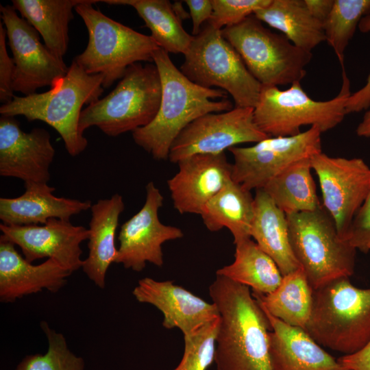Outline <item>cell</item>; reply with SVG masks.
<instances>
[{
    "label": "cell",
    "mask_w": 370,
    "mask_h": 370,
    "mask_svg": "<svg viewBox=\"0 0 370 370\" xmlns=\"http://www.w3.org/2000/svg\"><path fill=\"white\" fill-rule=\"evenodd\" d=\"M261 308L271 327L269 345L272 370H347L304 329L290 325Z\"/></svg>",
    "instance_id": "cell-21"
},
{
    "label": "cell",
    "mask_w": 370,
    "mask_h": 370,
    "mask_svg": "<svg viewBox=\"0 0 370 370\" xmlns=\"http://www.w3.org/2000/svg\"><path fill=\"white\" fill-rule=\"evenodd\" d=\"M20 196L0 198V219L8 225H44L51 219L70 221L72 216L90 209V200L56 197L47 183H24Z\"/></svg>",
    "instance_id": "cell-22"
},
{
    "label": "cell",
    "mask_w": 370,
    "mask_h": 370,
    "mask_svg": "<svg viewBox=\"0 0 370 370\" xmlns=\"http://www.w3.org/2000/svg\"><path fill=\"white\" fill-rule=\"evenodd\" d=\"M221 33L262 86L291 85L301 82L306 76L312 52L295 46L282 34L267 28L254 14L224 27Z\"/></svg>",
    "instance_id": "cell-9"
},
{
    "label": "cell",
    "mask_w": 370,
    "mask_h": 370,
    "mask_svg": "<svg viewBox=\"0 0 370 370\" xmlns=\"http://www.w3.org/2000/svg\"><path fill=\"white\" fill-rule=\"evenodd\" d=\"M322 195V206L340 236L347 240L354 218L370 189V167L359 158L330 156L323 151L310 158Z\"/></svg>",
    "instance_id": "cell-12"
},
{
    "label": "cell",
    "mask_w": 370,
    "mask_h": 370,
    "mask_svg": "<svg viewBox=\"0 0 370 370\" xmlns=\"http://www.w3.org/2000/svg\"><path fill=\"white\" fill-rule=\"evenodd\" d=\"M102 75L87 73L73 60L66 74L45 92L15 96L0 107L1 116H23L28 121H41L61 136L68 153L77 156L88 145L79 129L82 107L100 99Z\"/></svg>",
    "instance_id": "cell-3"
},
{
    "label": "cell",
    "mask_w": 370,
    "mask_h": 370,
    "mask_svg": "<svg viewBox=\"0 0 370 370\" xmlns=\"http://www.w3.org/2000/svg\"><path fill=\"white\" fill-rule=\"evenodd\" d=\"M356 132L360 137H370V106L366 110L362 121L357 126Z\"/></svg>",
    "instance_id": "cell-42"
},
{
    "label": "cell",
    "mask_w": 370,
    "mask_h": 370,
    "mask_svg": "<svg viewBox=\"0 0 370 370\" xmlns=\"http://www.w3.org/2000/svg\"><path fill=\"white\" fill-rule=\"evenodd\" d=\"M209 294L220 315L217 370H272L269 319L248 286L216 275Z\"/></svg>",
    "instance_id": "cell-1"
},
{
    "label": "cell",
    "mask_w": 370,
    "mask_h": 370,
    "mask_svg": "<svg viewBox=\"0 0 370 370\" xmlns=\"http://www.w3.org/2000/svg\"><path fill=\"white\" fill-rule=\"evenodd\" d=\"M321 131L317 126L295 136L268 137L249 147H233L232 177L245 188L262 189L292 164L322 151Z\"/></svg>",
    "instance_id": "cell-11"
},
{
    "label": "cell",
    "mask_w": 370,
    "mask_h": 370,
    "mask_svg": "<svg viewBox=\"0 0 370 370\" xmlns=\"http://www.w3.org/2000/svg\"><path fill=\"white\" fill-rule=\"evenodd\" d=\"M210 232L227 228L234 243L250 238L254 215V197L232 179L204 206L199 214Z\"/></svg>",
    "instance_id": "cell-25"
},
{
    "label": "cell",
    "mask_w": 370,
    "mask_h": 370,
    "mask_svg": "<svg viewBox=\"0 0 370 370\" xmlns=\"http://www.w3.org/2000/svg\"><path fill=\"white\" fill-rule=\"evenodd\" d=\"M268 137L256 125L253 108L234 106L228 111L206 114L190 123L172 144L169 160L177 164L193 155H217Z\"/></svg>",
    "instance_id": "cell-14"
},
{
    "label": "cell",
    "mask_w": 370,
    "mask_h": 370,
    "mask_svg": "<svg viewBox=\"0 0 370 370\" xmlns=\"http://www.w3.org/2000/svg\"><path fill=\"white\" fill-rule=\"evenodd\" d=\"M180 71L200 86H215L225 91L232 97L235 107L254 108L257 104L262 85L223 36L221 30L208 22L193 36Z\"/></svg>",
    "instance_id": "cell-10"
},
{
    "label": "cell",
    "mask_w": 370,
    "mask_h": 370,
    "mask_svg": "<svg viewBox=\"0 0 370 370\" xmlns=\"http://www.w3.org/2000/svg\"><path fill=\"white\" fill-rule=\"evenodd\" d=\"M304 3L312 16L323 25L332 9L334 0H304Z\"/></svg>",
    "instance_id": "cell-41"
},
{
    "label": "cell",
    "mask_w": 370,
    "mask_h": 370,
    "mask_svg": "<svg viewBox=\"0 0 370 370\" xmlns=\"http://www.w3.org/2000/svg\"><path fill=\"white\" fill-rule=\"evenodd\" d=\"M101 2L82 0L75 8L87 29L88 41L73 60L87 73L101 75L103 88L121 79L127 69L140 62H153L160 47L151 36L138 32L106 16L93 7Z\"/></svg>",
    "instance_id": "cell-5"
},
{
    "label": "cell",
    "mask_w": 370,
    "mask_h": 370,
    "mask_svg": "<svg viewBox=\"0 0 370 370\" xmlns=\"http://www.w3.org/2000/svg\"><path fill=\"white\" fill-rule=\"evenodd\" d=\"M350 80L342 68V85L331 99L316 101L297 82L285 90L278 86H262L259 99L254 108L258 127L270 137L290 136L301 132L305 125L317 126L321 132L330 130L343 120L345 106L351 95Z\"/></svg>",
    "instance_id": "cell-7"
},
{
    "label": "cell",
    "mask_w": 370,
    "mask_h": 370,
    "mask_svg": "<svg viewBox=\"0 0 370 370\" xmlns=\"http://www.w3.org/2000/svg\"><path fill=\"white\" fill-rule=\"evenodd\" d=\"M234 245V261L218 269L216 275L248 286L256 293L273 291L283 277L274 260L251 238Z\"/></svg>",
    "instance_id": "cell-28"
},
{
    "label": "cell",
    "mask_w": 370,
    "mask_h": 370,
    "mask_svg": "<svg viewBox=\"0 0 370 370\" xmlns=\"http://www.w3.org/2000/svg\"><path fill=\"white\" fill-rule=\"evenodd\" d=\"M132 294L138 301L153 305L162 312L164 328H178L183 336L192 334L220 317L213 302L206 301L173 280L142 278Z\"/></svg>",
    "instance_id": "cell-19"
},
{
    "label": "cell",
    "mask_w": 370,
    "mask_h": 370,
    "mask_svg": "<svg viewBox=\"0 0 370 370\" xmlns=\"http://www.w3.org/2000/svg\"><path fill=\"white\" fill-rule=\"evenodd\" d=\"M305 330L323 347L344 355L360 351L370 341V288L343 277L314 289Z\"/></svg>",
    "instance_id": "cell-4"
},
{
    "label": "cell",
    "mask_w": 370,
    "mask_h": 370,
    "mask_svg": "<svg viewBox=\"0 0 370 370\" xmlns=\"http://www.w3.org/2000/svg\"><path fill=\"white\" fill-rule=\"evenodd\" d=\"M167 180L174 208L181 214H200L204 206L232 179L225 153L197 154L180 160Z\"/></svg>",
    "instance_id": "cell-18"
},
{
    "label": "cell",
    "mask_w": 370,
    "mask_h": 370,
    "mask_svg": "<svg viewBox=\"0 0 370 370\" xmlns=\"http://www.w3.org/2000/svg\"><path fill=\"white\" fill-rule=\"evenodd\" d=\"M190 16L193 22L192 33L197 36L201 31L202 25L208 22L212 14L213 8L211 0H186Z\"/></svg>",
    "instance_id": "cell-39"
},
{
    "label": "cell",
    "mask_w": 370,
    "mask_h": 370,
    "mask_svg": "<svg viewBox=\"0 0 370 370\" xmlns=\"http://www.w3.org/2000/svg\"><path fill=\"white\" fill-rule=\"evenodd\" d=\"M337 360L347 370H370V341L356 353L343 355Z\"/></svg>",
    "instance_id": "cell-40"
},
{
    "label": "cell",
    "mask_w": 370,
    "mask_h": 370,
    "mask_svg": "<svg viewBox=\"0 0 370 370\" xmlns=\"http://www.w3.org/2000/svg\"><path fill=\"white\" fill-rule=\"evenodd\" d=\"M254 14L306 51L312 52L325 41L323 24L312 16L304 0H271Z\"/></svg>",
    "instance_id": "cell-27"
},
{
    "label": "cell",
    "mask_w": 370,
    "mask_h": 370,
    "mask_svg": "<svg viewBox=\"0 0 370 370\" xmlns=\"http://www.w3.org/2000/svg\"><path fill=\"white\" fill-rule=\"evenodd\" d=\"M310 158L292 164L262 188L286 215L312 211L321 206L311 173Z\"/></svg>",
    "instance_id": "cell-30"
},
{
    "label": "cell",
    "mask_w": 370,
    "mask_h": 370,
    "mask_svg": "<svg viewBox=\"0 0 370 370\" xmlns=\"http://www.w3.org/2000/svg\"><path fill=\"white\" fill-rule=\"evenodd\" d=\"M220 317L190 334L184 336V349L178 365L173 370H207L214 361L216 337Z\"/></svg>",
    "instance_id": "cell-34"
},
{
    "label": "cell",
    "mask_w": 370,
    "mask_h": 370,
    "mask_svg": "<svg viewBox=\"0 0 370 370\" xmlns=\"http://www.w3.org/2000/svg\"><path fill=\"white\" fill-rule=\"evenodd\" d=\"M271 0H211L213 11L208 21L217 29L235 25L255 12L267 6Z\"/></svg>",
    "instance_id": "cell-35"
},
{
    "label": "cell",
    "mask_w": 370,
    "mask_h": 370,
    "mask_svg": "<svg viewBox=\"0 0 370 370\" xmlns=\"http://www.w3.org/2000/svg\"><path fill=\"white\" fill-rule=\"evenodd\" d=\"M124 209L123 199L119 194L99 199L90 208L88 254L82 268L89 280L100 288H104L107 271L116 257L115 237Z\"/></svg>",
    "instance_id": "cell-23"
},
{
    "label": "cell",
    "mask_w": 370,
    "mask_h": 370,
    "mask_svg": "<svg viewBox=\"0 0 370 370\" xmlns=\"http://www.w3.org/2000/svg\"><path fill=\"white\" fill-rule=\"evenodd\" d=\"M143 207L120 227L119 247L114 263L136 272L143 271L147 262L157 267L164 264L162 245L184 236L177 227L165 225L159 219L164 197L153 182L145 187Z\"/></svg>",
    "instance_id": "cell-15"
},
{
    "label": "cell",
    "mask_w": 370,
    "mask_h": 370,
    "mask_svg": "<svg viewBox=\"0 0 370 370\" xmlns=\"http://www.w3.org/2000/svg\"><path fill=\"white\" fill-rule=\"evenodd\" d=\"M6 29L0 23V101L3 104L10 102L14 97L12 79L14 63L8 55L6 43Z\"/></svg>",
    "instance_id": "cell-37"
},
{
    "label": "cell",
    "mask_w": 370,
    "mask_h": 370,
    "mask_svg": "<svg viewBox=\"0 0 370 370\" xmlns=\"http://www.w3.org/2000/svg\"><path fill=\"white\" fill-rule=\"evenodd\" d=\"M161 93L160 76L155 64L134 63L108 95L82 111L79 131L84 134L95 126L112 137L133 132L153 120Z\"/></svg>",
    "instance_id": "cell-6"
},
{
    "label": "cell",
    "mask_w": 370,
    "mask_h": 370,
    "mask_svg": "<svg viewBox=\"0 0 370 370\" xmlns=\"http://www.w3.org/2000/svg\"><path fill=\"white\" fill-rule=\"evenodd\" d=\"M40 328L48 341L47 353L25 356L16 370H84V360L70 351L62 334L44 321L40 322Z\"/></svg>",
    "instance_id": "cell-33"
},
{
    "label": "cell",
    "mask_w": 370,
    "mask_h": 370,
    "mask_svg": "<svg viewBox=\"0 0 370 370\" xmlns=\"http://www.w3.org/2000/svg\"><path fill=\"white\" fill-rule=\"evenodd\" d=\"M82 0H12V6L41 36L45 45L62 58L69 44L73 10Z\"/></svg>",
    "instance_id": "cell-26"
},
{
    "label": "cell",
    "mask_w": 370,
    "mask_h": 370,
    "mask_svg": "<svg viewBox=\"0 0 370 370\" xmlns=\"http://www.w3.org/2000/svg\"><path fill=\"white\" fill-rule=\"evenodd\" d=\"M358 28L360 32H370V14L364 16L359 23ZM370 106V73L366 84L360 90L352 94L347 99L345 110L346 113H357L367 110Z\"/></svg>",
    "instance_id": "cell-38"
},
{
    "label": "cell",
    "mask_w": 370,
    "mask_h": 370,
    "mask_svg": "<svg viewBox=\"0 0 370 370\" xmlns=\"http://www.w3.org/2000/svg\"><path fill=\"white\" fill-rule=\"evenodd\" d=\"M162 85L158 112L147 125L132 133L134 143L155 160L169 159L172 144L190 123L208 113L232 110L227 93L200 86L187 78L161 48L153 55Z\"/></svg>",
    "instance_id": "cell-2"
},
{
    "label": "cell",
    "mask_w": 370,
    "mask_h": 370,
    "mask_svg": "<svg viewBox=\"0 0 370 370\" xmlns=\"http://www.w3.org/2000/svg\"><path fill=\"white\" fill-rule=\"evenodd\" d=\"M286 217L292 250L313 290L354 273L357 249L340 236L322 204Z\"/></svg>",
    "instance_id": "cell-8"
},
{
    "label": "cell",
    "mask_w": 370,
    "mask_h": 370,
    "mask_svg": "<svg viewBox=\"0 0 370 370\" xmlns=\"http://www.w3.org/2000/svg\"><path fill=\"white\" fill-rule=\"evenodd\" d=\"M49 132L36 127L23 132L13 116L0 117V175L27 182L48 183L55 156Z\"/></svg>",
    "instance_id": "cell-17"
},
{
    "label": "cell",
    "mask_w": 370,
    "mask_h": 370,
    "mask_svg": "<svg viewBox=\"0 0 370 370\" xmlns=\"http://www.w3.org/2000/svg\"><path fill=\"white\" fill-rule=\"evenodd\" d=\"M110 5L133 7L150 29L158 47L167 53L185 54L193 36L187 33L167 0H105Z\"/></svg>",
    "instance_id": "cell-31"
},
{
    "label": "cell",
    "mask_w": 370,
    "mask_h": 370,
    "mask_svg": "<svg viewBox=\"0 0 370 370\" xmlns=\"http://www.w3.org/2000/svg\"><path fill=\"white\" fill-rule=\"evenodd\" d=\"M250 236L274 260L282 276L301 267L291 248L286 215L263 189L256 190Z\"/></svg>",
    "instance_id": "cell-24"
},
{
    "label": "cell",
    "mask_w": 370,
    "mask_h": 370,
    "mask_svg": "<svg viewBox=\"0 0 370 370\" xmlns=\"http://www.w3.org/2000/svg\"><path fill=\"white\" fill-rule=\"evenodd\" d=\"M370 14V0H334L323 23L325 41L334 50L342 68L345 51L361 19Z\"/></svg>",
    "instance_id": "cell-32"
},
{
    "label": "cell",
    "mask_w": 370,
    "mask_h": 370,
    "mask_svg": "<svg viewBox=\"0 0 370 370\" xmlns=\"http://www.w3.org/2000/svg\"><path fill=\"white\" fill-rule=\"evenodd\" d=\"M1 235L18 246L29 262L47 258L73 273L82 267L81 244L88 239L89 230L70 221L51 219L44 225L0 224Z\"/></svg>",
    "instance_id": "cell-16"
},
{
    "label": "cell",
    "mask_w": 370,
    "mask_h": 370,
    "mask_svg": "<svg viewBox=\"0 0 370 370\" xmlns=\"http://www.w3.org/2000/svg\"><path fill=\"white\" fill-rule=\"evenodd\" d=\"M172 6L175 15L181 21L190 17V14L184 9L181 2H175Z\"/></svg>",
    "instance_id": "cell-43"
},
{
    "label": "cell",
    "mask_w": 370,
    "mask_h": 370,
    "mask_svg": "<svg viewBox=\"0 0 370 370\" xmlns=\"http://www.w3.org/2000/svg\"><path fill=\"white\" fill-rule=\"evenodd\" d=\"M252 295L273 316L305 330L312 310L313 289L301 267L284 275L273 291L266 295L252 292Z\"/></svg>",
    "instance_id": "cell-29"
},
{
    "label": "cell",
    "mask_w": 370,
    "mask_h": 370,
    "mask_svg": "<svg viewBox=\"0 0 370 370\" xmlns=\"http://www.w3.org/2000/svg\"><path fill=\"white\" fill-rule=\"evenodd\" d=\"M347 240L363 253L370 251V189L354 218Z\"/></svg>",
    "instance_id": "cell-36"
},
{
    "label": "cell",
    "mask_w": 370,
    "mask_h": 370,
    "mask_svg": "<svg viewBox=\"0 0 370 370\" xmlns=\"http://www.w3.org/2000/svg\"><path fill=\"white\" fill-rule=\"evenodd\" d=\"M71 272L53 259L39 264L27 261L15 245L0 236V301L14 302L47 289L56 293L67 282Z\"/></svg>",
    "instance_id": "cell-20"
},
{
    "label": "cell",
    "mask_w": 370,
    "mask_h": 370,
    "mask_svg": "<svg viewBox=\"0 0 370 370\" xmlns=\"http://www.w3.org/2000/svg\"><path fill=\"white\" fill-rule=\"evenodd\" d=\"M8 45L14 63L12 89L27 96L45 86L52 87L67 73L64 60L40 42L39 33L12 5H0Z\"/></svg>",
    "instance_id": "cell-13"
}]
</instances>
